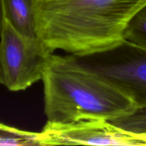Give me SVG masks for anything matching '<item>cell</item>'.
<instances>
[{
	"label": "cell",
	"mask_w": 146,
	"mask_h": 146,
	"mask_svg": "<svg viewBox=\"0 0 146 146\" xmlns=\"http://www.w3.org/2000/svg\"><path fill=\"white\" fill-rule=\"evenodd\" d=\"M125 40L146 47V5L130 21L125 31Z\"/></svg>",
	"instance_id": "9c48e42d"
},
{
	"label": "cell",
	"mask_w": 146,
	"mask_h": 146,
	"mask_svg": "<svg viewBox=\"0 0 146 146\" xmlns=\"http://www.w3.org/2000/svg\"><path fill=\"white\" fill-rule=\"evenodd\" d=\"M146 0H36L37 36L51 51L78 57L108 51L125 41V31Z\"/></svg>",
	"instance_id": "6da1fadb"
},
{
	"label": "cell",
	"mask_w": 146,
	"mask_h": 146,
	"mask_svg": "<svg viewBox=\"0 0 146 146\" xmlns=\"http://www.w3.org/2000/svg\"><path fill=\"white\" fill-rule=\"evenodd\" d=\"M0 145H39L38 133L23 131L0 123Z\"/></svg>",
	"instance_id": "52a82bcc"
},
{
	"label": "cell",
	"mask_w": 146,
	"mask_h": 146,
	"mask_svg": "<svg viewBox=\"0 0 146 146\" xmlns=\"http://www.w3.org/2000/svg\"><path fill=\"white\" fill-rule=\"evenodd\" d=\"M53 53L38 37L22 35L5 19L0 36V84L14 92L27 89L41 80Z\"/></svg>",
	"instance_id": "3957f363"
},
{
	"label": "cell",
	"mask_w": 146,
	"mask_h": 146,
	"mask_svg": "<svg viewBox=\"0 0 146 146\" xmlns=\"http://www.w3.org/2000/svg\"><path fill=\"white\" fill-rule=\"evenodd\" d=\"M4 21H5V17H4V0H0V36L2 32Z\"/></svg>",
	"instance_id": "30bf717a"
},
{
	"label": "cell",
	"mask_w": 146,
	"mask_h": 146,
	"mask_svg": "<svg viewBox=\"0 0 146 146\" xmlns=\"http://www.w3.org/2000/svg\"><path fill=\"white\" fill-rule=\"evenodd\" d=\"M41 81L47 121H111L131 113L136 104L121 89L74 55L48 56Z\"/></svg>",
	"instance_id": "7a4b0ae2"
},
{
	"label": "cell",
	"mask_w": 146,
	"mask_h": 146,
	"mask_svg": "<svg viewBox=\"0 0 146 146\" xmlns=\"http://www.w3.org/2000/svg\"><path fill=\"white\" fill-rule=\"evenodd\" d=\"M39 145H145L142 138L117 127L109 121L81 120L72 123L47 121L38 133Z\"/></svg>",
	"instance_id": "5b68a950"
},
{
	"label": "cell",
	"mask_w": 146,
	"mask_h": 146,
	"mask_svg": "<svg viewBox=\"0 0 146 146\" xmlns=\"http://www.w3.org/2000/svg\"><path fill=\"white\" fill-rule=\"evenodd\" d=\"M36 0H4L5 19L22 35L37 36L35 21Z\"/></svg>",
	"instance_id": "8992f818"
},
{
	"label": "cell",
	"mask_w": 146,
	"mask_h": 146,
	"mask_svg": "<svg viewBox=\"0 0 146 146\" xmlns=\"http://www.w3.org/2000/svg\"><path fill=\"white\" fill-rule=\"evenodd\" d=\"M78 58L128 95L137 107L146 106V47L125 40L108 51Z\"/></svg>",
	"instance_id": "277c9868"
},
{
	"label": "cell",
	"mask_w": 146,
	"mask_h": 146,
	"mask_svg": "<svg viewBox=\"0 0 146 146\" xmlns=\"http://www.w3.org/2000/svg\"><path fill=\"white\" fill-rule=\"evenodd\" d=\"M139 136L142 138L143 141L144 143H145V145H146V133L145 134H141V135H139Z\"/></svg>",
	"instance_id": "8fae6325"
},
{
	"label": "cell",
	"mask_w": 146,
	"mask_h": 146,
	"mask_svg": "<svg viewBox=\"0 0 146 146\" xmlns=\"http://www.w3.org/2000/svg\"><path fill=\"white\" fill-rule=\"evenodd\" d=\"M123 131L137 135L146 133V106L137 107L126 115L111 121Z\"/></svg>",
	"instance_id": "ba28073f"
}]
</instances>
